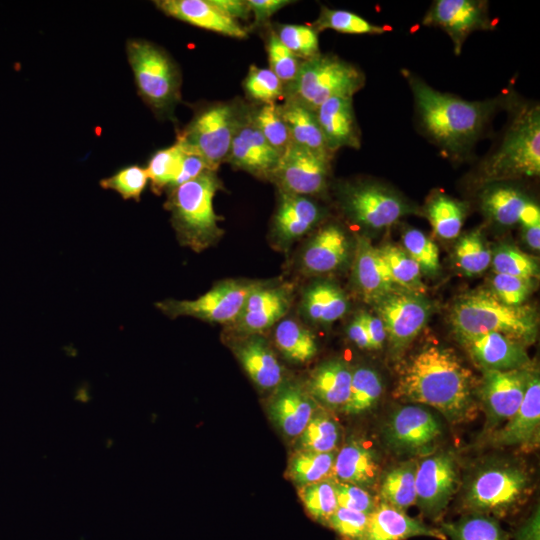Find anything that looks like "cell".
<instances>
[{
  "mask_svg": "<svg viewBox=\"0 0 540 540\" xmlns=\"http://www.w3.org/2000/svg\"><path fill=\"white\" fill-rule=\"evenodd\" d=\"M474 377L451 349L427 345L402 368L394 397L437 409L449 421L460 423L476 414Z\"/></svg>",
  "mask_w": 540,
  "mask_h": 540,
  "instance_id": "6da1fadb",
  "label": "cell"
},
{
  "mask_svg": "<svg viewBox=\"0 0 540 540\" xmlns=\"http://www.w3.org/2000/svg\"><path fill=\"white\" fill-rule=\"evenodd\" d=\"M403 73L425 132L448 156L464 157L500 108L501 100L468 101L434 89L410 71Z\"/></svg>",
  "mask_w": 540,
  "mask_h": 540,
  "instance_id": "7a4b0ae2",
  "label": "cell"
},
{
  "mask_svg": "<svg viewBox=\"0 0 540 540\" xmlns=\"http://www.w3.org/2000/svg\"><path fill=\"white\" fill-rule=\"evenodd\" d=\"M449 316L458 338L498 332L528 344L537 335L538 321L533 308L506 305L491 290L479 289L461 295Z\"/></svg>",
  "mask_w": 540,
  "mask_h": 540,
  "instance_id": "3957f363",
  "label": "cell"
},
{
  "mask_svg": "<svg viewBox=\"0 0 540 540\" xmlns=\"http://www.w3.org/2000/svg\"><path fill=\"white\" fill-rule=\"evenodd\" d=\"M222 188L215 170H206L198 177L170 190L166 208L180 243L196 252L214 244L223 234L221 219L214 209V198Z\"/></svg>",
  "mask_w": 540,
  "mask_h": 540,
  "instance_id": "277c9868",
  "label": "cell"
},
{
  "mask_svg": "<svg viewBox=\"0 0 540 540\" xmlns=\"http://www.w3.org/2000/svg\"><path fill=\"white\" fill-rule=\"evenodd\" d=\"M540 174V109L538 104L517 109L498 149L479 166L480 181L536 177Z\"/></svg>",
  "mask_w": 540,
  "mask_h": 540,
  "instance_id": "5b68a950",
  "label": "cell"
},
{
  "mask_svg": "<svg viewBox=\"0 0 540 540\" xmlns=\"http://www.w3.org/2000/svg\"><path fill=\"white\" fill-rule=\"evenodd\" d=\"M365 84L361 69L334 54L319 53L303 60L295 79L285 86L284 99L315 111L333 97H353Z\"/></svg>",
  "mask_w": 540,
  "mask_h": 540,
  "instance_id": "8992f818",
  "label": "cell"
},
{
  "mask_svg": "<svg viewBox=\"0 0 540 540\" xmlns=\"http://www.w3.org/2000/svg\"><path fill=\"white\" fill-rule=\"evenodd\" d=\"M249 108L240 101L212 103L193 117L177 138L186 150L200 156L213 170L225 162L232 140Z\"/></svg>",
  "mask_w": 540,
  "mask_h": 540,
  "instance_id": "52a82bcc",
  "label": "cell"
},
{
  "mask_svg": "<svg viewBox=\"0 0 540 540\" xmlns=\"http://www.w3.org/2000/svg\"><path fill=\"white\" fill-rule=\"evenodd\" d=\"M126 49L140 96L158 114L170 113L180 100L181 76L175 62L146 40H129Z\"/></svg>",
  "mask_w": 540,
  "mask_h": 540,
  "instance_id": "ba28073f",
  "label": "cell"
},
{
  "mask_svg": "<svg viewBox=\"0 0 540 540\" xmlns=\"http://www.w3.org/2000/svg\"><path fill=\"white\" fill-rule=\"evenodd\" d=\"M338 196L345 215L370 230L387 228L403 216L417 212L397 191L376 181L343 184L339 187Z\"/></svg>",
  "mask_w": 540,
  "mask_h": 540,
  "instance_id": "9c48e42d",
  "label": "cell"
},
{
  "mask_svg": "<svg viewBox=\"0 0 540 540\" xmlns=\"http://www.w3.org/2000/svg\"><path fill=\"white\" fill-rule=\"evenodd\" d=\"M262 282L227 280L194 300H164L156 306L165 315L175 318L190 316L208 322L234 323L248 296Z\"/></svg>",
  "mask_w": 540,
  "mask_h": 540,
  "instance_id": "30bf717a",
  "label": "cell"
},
{
  "mask_svg": "<svg viewBox=\"0 0 540 540\" xmlns=\"http://www.w3.org/2000/svg\"><path fill=\"white\" fill-rule=\"evenodd\" d=\"M333 155L291 143L282 153L270 180L280 192L301 196L323 193L329 184Z\"/></svg>",
  "mask_w": 540,
  "mask_h": 540,
  "instance_id": "8fae6325",
  "label": "cell"
},
{
  "mask_svg": "<svg viewBox=\"0 0 540 540\" xmlns=\"http://www.w3.org/2000/svg\"><path fill=\"white\" fill-rule=\"evenodd\" d=\"M529 477L519 467L498 465L479 472L466 494L476 511L503 514L519 504L529 491Z\"/></svg>",
  "mask_w": 540,
  "mask_h": 540,
  "instance_id": "7c38bea8",
  "label": "cell"
},
{
  "mask_svg": "<svg viewBox=\"0 0 540 540\" xmlns=\"http://www.w3.org/2000/svg\"><path fill=\"white\" fill-rule=\"evenodd\" d=\"M384 323L390 348L402 352L420 333L430 313L431 304L422 294L395 289L374 304Z\"/></svg>",
  "mask_w": 540,
  "mask_h": 540,
  "instance_id": "4fadbf2b",
  "label": "cell"
},
{
  "mask_svg": "<svg viewBox=\"0 0 540 540\" xmlns=\"http://www.w3.org/2000/svg\"><path fill=\"white\" fill-rule=\"evenodd\" d=\"M422 23L444 30L453 43L456 55L461 53L471 33L491 29L488 3L482 0H436Z\"/></svg>",
  "mask_w": 540,
  "mask_h": 540,
  "instance_id": "5bb4252c",
  "label": "cell"
},
{
  "mask_svg": "<svg viewBox=\"0 0 540 540\" xmlns=\"http://www.w3.org/2000/svg\"><path fill=\"white\" fill-rule=\"evenodd\" d=\"M456 464L449 453L425 458L416 468V503L430 515L438 514L457 488Z\"/></svg>",
  "mask_w": 540,
  "mask_h": 540,
  "instance_id": "9a60e30c",
  "label": "cell"
},
{
  "mask_svg": "<svg viewBox=\"0 0 540 540\" xmlns=\"http://www.w3.org/2000/svg\"><path fill=\"white\" fill-rule=\"evenodd\" d=\"M440 434L438 420L427 409L417 405L397 409L385 428L388 443L402 452L425 451Z\"/></svg>",
  "mask_w": 540,
  "mask_h": 540,
  "instance_id": "2e32d148",
  "label": "cell"
},
{
  "mask_svg": "<svg viewBox=\"0 0 540 540\" xmlns=\"http://www.w3.org/2000/svg\"><path fill=\"white\" fill-rule=\"evenodd\" d=\"M528 367L513 370H485L479 394L491 424L509 420L523 400Z\"/></svg>",
  "mask_w": 540,
  "mask_h": 540,
  "instance_id": "e0dca14e",
  "label": "cell"
},
{
  "mask_svg": "<svg viewBox=\"0 0 540 540\" xmlns=\"http://www.w3.org/2000/svg\"><path fill=\"white\" fill-rule=\"evenodd\" d=\"M472 361L485 370H513L528 367L524 344L498 332L459 338Z\"/></svg>",
  "mask_w": 540,
  "mask_h": 540,
  "instance_id": "ac0fdd59",
  "label": "cell"
},
{
  "mask_svg": "<svg viewBox=\"0 0 540 540\" xmlns=\"http://www.w3.org/2000/svg\"><path fill=\"white\" fill-rule=\"evenodd\" d=\"M281 155L266 141L247 115L232 140L225 162L256 177L270 179Z\"/></svg>",
  "mask_w": 540,
  "mask_h": 540,
  "instance_id": "d6986e66",
  "label": "cell"
},
{
  "mask_svg": "<svg viewBox=\"0 0 540 540\" xmlns=\"http://www.w3.org/2000/svg\"><path fill=\"white\" fill-rule=\"evenodd\" d=\"M290 300V291L286 286L263 283L248 296L234 322L236 330L249 335L265 331L285 316Z\"/></svg>",
  "mask_w": 540,
  "mask_h": 540,
  "instance_id": "ffe728a7",
  "label": "cell"
},
{
  "mask_svg": "<svg viewBox=\"0 0 540 540\" xmlns=\"http://www.w3.org/2000/svg\"><path fill=\"white\" fill-rule=\"evenodd\" d=\"M540 379L539 373L529 369L523 400L517 412L494 435L498 446H531L539 439Z\"/></svg>",
  "mask_w": 540,
  "mask_h": 540,
  "instance_id": "44dd1931",
  "label": "cell"
},
{
  "mask_svg": "<svg viewBox=\"0 0 540 540\" xmlns=\"http://www.w3.org/2000/svg\"><path fill=\"white\" fill-rule=\"evenodd\" d=\"M315 115L331 153L344 147L360 148L361 132L353 108V97L330 98L316 108Z\"/></svg>",
  "mask_w": 540,
  "mask_h": 540,
  "instance_id": "7402d4cb",
  "label": "cell"
},
{
  "mask_svg": "<svg viewBox=\"0 0 540 540\" xmlns=\"http://www.w3.org/2000/svg\"><path fill=\"white\" fill-rule=\"evenodd\" d=\"M279 196L272 232L278 242L290 244L313 229L324 211L311 197L285 192Z\"/></svg>",
  "mask_w": 540,
  "mask_h": 540,
  "instance_id": "603a6c76",
  "label": "cell"
},
{
  "mask_svg": "<svg viewBox=\"0 0 540 540\" xmlns=\"http://www.w3.org/2000/svg\"><path fill=\"white\" fill-rule=\"evenodd\" d=\"M154 3L166 15L196 27L237 39L248 36L244 26L218 11L208 0H158Z\"/></svg>",
  "mask_w": 540,
  "mask_h": 540,
  "instance_id": "cb8c5ba5",
  "label": "cell"
},
{
  "mask_svg": "<svg viewBox=\"0 0 540 540\" xmlns=\"http://www.w3.org/2000/svg\"><path fill=\"white\" fill-rule=\"evenodd\" d=\"M417 536L447 539L442 530L428 527L383 502L368 515L366 531L361 540H406Z\"/></svg>",
  "mask_w": 540,
  "mask_h": 540,
  "instance_id": "d4e9b609",
  "label": "cell"
},
{
  "mask_svg": "<svg viewBox=\"0 0 540 540\" xmlns=\"http://www.w3.org/2000/svg\"><path fill=\"white\" fill-rule=\"evenodd\" d=\"M349 254L348 235L340 226L329 224L321 228L305 247L302 267L309 274L333 272L347 262Z\"/></svg>",
  "mask_w": 540,
  "mask_h": 540,
  "instance_id": "484cf974",
  "label": "cell"
},
{
  "mask_svg": "<svg viewBox=\"0 0 540 540\" xmlns=\"http://www.w3.org/2000/svg\"><path fill=\"white\" fill-rule=\"evenodd\" d=\"M353 277L355 284L367 303L375 304L395 290L379 248L366 237H359L356 243Z\"/></svg>",
  "mask_w": 540,
  "mask_h": 540,
  "instance_id": "4316f807",
  "label": "cell"
},
{
  "mask_svg": "<svg viewBox=\"0 0 540 540\" xmlns=\"http://www.w3.org/2000/svg\"><path fill=\"white\" fill-rule=\"evenodd\" d=\"M315 403L309 392L295 383L282 384L269 405L272 421L287 436H299L313 416Z\"/></svg>",
  "mask_w": 540,
  "mask_h": 540,
  "instance_id": "83f0119b",
  "label": "cell"
},
{
  "mask_svg": "<svg viewBox=\"0 0 540 540\" xmlns=\"http://www.w3.org/2000/svg\"><path fill=\"white\" fill-rule=\"evenodd\" d=\"M244 370L261 389H272L282 382V367L265 339L250 335L234 348Z\"/></svg>",
  "mask_w": 540,
  "mask_h": 540,
  "instance_id": "f1b7e54d",
  "label": "cell"
},
{
  "mask_svg": "<svg viewBox=\"0 0 540 540\" xmlns=\"http://www.w3.org/2000/svg\"><path fill=\"white\" fill-rule=\"evenodd\" d=\"M352 371L341 360L319 365L311 374L307 391L326 407L343 408L350 394Z\"/></svg>",
  "mask_w": 540,
  "mask_h": 540,
  "instance_id": "f546056e",
  "label": "cell"
},
{
  "mask_svg": "<svg viewBox=\"0 0 540 540\" xmlns=\"http://www.w3.org/2000/svg\"><path fill=\"white\" fill-rule=\"evenodd\" d=\"M332 471L341 482L370 486L378 478L379 464L369 447L352 441L339 451Z\"/></svg>",
  "mask_w": 540,
  "mask_h": 540,
  "instance_id": "4dcf8cb0",
  "label": "cell"
},
{
  "mask_svg": "<svg viewBox=\"0 0 540 540\" xmlns=\"http://www.w3.org/2000/svg\"><path fill=\"white\" fill-rule=\"evenodd\" d=\"M280 109L291 143L316 152L334 155L327 148L315 111L287 98L280 104Z\"/></svg>",
  "mask_w": 540,
  "mask_h": 540,
  "instance_id": "1f68e13d",
  "label": "cell"
},
{
  "mask_svg": "<svg viewBox=\"0 0 540 540\" xmlns=\"http://www.w3.org/2000/svg\"><path fill=\"white\" fill-rule=\"evenodd\" d=\"M347 310L348 299L346 295L331 282H315L304 292L302 311L313 322L332 323L340 319Z\"/></svg>",
  "mask_w": 540,
  "mask_h": 540,
  "instance_id": "d6a6232c",
  "label": "cell"
},
{
  "mask_svg": "<svg viewBox=\"0 0 540 540\" xmlns=\"http://www.w3.org/2000/svg\"><path fill=\"white\" fill-rule=\"evenodd\" d=\"M529 200L519 189L499 183L488 184L480 195V205L486 216L506 227L519 223Z\"/></svg>",
  "mask_w": 540,
  "mask_h": 540,
  "instance_id": "836d02e7",
  "label": "cell"
},
{
  "mask_svg": "<svg viewBox=\"0 0 540 540\" xmlns=\"http://www.w3.org/2000/svg\"><path fill=\"white\" fill-rule=\"evenodd\" d=\"M425 214L435 234L446 240L459 236L466 214V203L441 192L432 194L426 202Z\"/></svg>",
  "mask_w": 540,
  "mask_h": 540,
  "instance_id": "e575fe53",
  "label": "cell"
},
{
  "mask_svg": "<svg viewBox=\"0 0 540 540\" xmlns=\"http://www.w3.org/2000/svg\"><path fill=\"white\" fill-rule=\"evenodd\" d=\"M274 340L283 356L294 363L310 361L318 350L313 334L292 319H283L276 325Z\"/></svg>",
  "mask_w": 540,
  "mask_h": 540,
  "instance_id": "d590c367",
  "label": "cell"
},
{
  "mask_svg": "<svg viewBox=\"0 0 540 540\" xmlns=\"http://www.w3.org/2000/svg\"><path fill=\"white\" fill-rule=\"evenodd\" d=\"M379 252L394 285L409 292L424 293L420 267L403 248L388 244L380 247Z\"/></svg>",
  "mask_w": 540,
  "mask_h": 540,
  "instance_id": "8d00e7d4",
  "label": "cell"
},
{
  "mask_svg": "<svg viewBox=\"0 0 540 540\" xmlns=\"http://www.w3.org/2000/svg\"><path fill=\"white\" fill-rule=\"evenodd\" d=\"M416 467L404 464L387 472L380 486V496L384 503L401 511L416 502Z\"/></svg>",
  "mask_w": 540,
  "mask_h": 540,
  "instance_id": "74e56055",
  "label": "cell"
},
{
  "mask_svg": "<svg viewBox=\"0 0 540 540\" xmlns=\"http://www.w3.org/2000/svg\"><path fill=\"white\" fill-rule=\"evenodd\" d=\"M248 118L266 141L281 154L291 144L280 104H258L249 108Z\"/></svg>",
  "mask_w": 540,
  "mask_h": 540,
  "instance_id": "f35d334b",
  "label": "cell"
},
{
  "mask_svg": "<svg viewBox=\"0 0 540 540\" xmlns=\"http://www.w3.org/2000/svg\"><path fill=\"white\" fill-rule=\"evenodd\" d=\"M383 391L379 374L371 368L360 367L352 372L350 394L342 410L359 414L376 404Z\"/></svg>",
  "mask_w": 540,
  "mask_h": 540,
  "instance_id": "ab89813d",
  "label": "cell"
},
{
  "mask_svg": "<svg viewBox=\"0 0 540 540\" xmlns=\"http://www.w3.org/2000/svg\"><path fill=\"white\" fill-rule=\"evenodd\" d=\"M335 454L302 450L291 458L288 476L299 486H306L321 480L332 471Z\"/></svg>",
  "mask_w": 540,
  "mask_h": 540,
  "instance_id": "60d3db41",
  "label": "cell"
},
{
  "mask_svg": "<svg viewBox=\"0 0 540 540\" xmlns=\"http://www.w3.org/2000/svg\"><path fill=\"white\" fill-rule=\"evenodd\" d=\"M454 253L457 266L467 276L482 274L491 264L492 252L479 229L462 236Z\"/></svg>",
  "mask_w": 540,
  "mask_h": 540,
  "instance_id": "b9f144b4",
  "label": "cell"
},
{
  "mask_svg": "<svg viewBox=\"0 0 540 540\" xmlns=\"http://www.w3.org/2000/svg\"><path fill=\"white\" fill-rule=\"evenodd\" d=\"M318 32L332 29L341 33L379 35L389 30V27L375 25L359 15L340 9L321 6L320 13L312 25Z\"/></svg>",
  "mask_w": 540,
  "mask_h": 540,
  "instance_id": "7bdbcfd3",
  "label": "cell"
},
{
  "mask_svg": "<svg viewBox=\"0 0 540 540\" xmlns=\"http://www.w3.org/2000/svg\"><path fill=\"white\" fill-rule=\"evenodd\" d=\"M184 149L176 143L168 148L157 151L149 160L146 173L151 181L152 189L159 193L164 188L171 190L180 171Z\"/></svg>",
  "mask_w": 540,
  "mask_h": 540,
  "instance_id": "ee69618b",
  "label": "cell"
},
{
  "mask_svg": "<svg viewBox=\"0 0 540 540\" xmlns=\"http://www.w3.org/2000/svg\"><path fill=\"white\" fill-rule=\"evenodd\" d=\"M442 531L452 540H507L495 520L480 514L464 517L456 523L443 524Z\"/></svg>",
  "mask_w": 540,
  "mask_h": 540,
  "instance_id": "f6af8a7d",
  "label": "cell"
},
{
  "mask_svg": "<svg viewBox=\"0 0 540 540\" xmlns=\"http://www.w3.org/2000/svg\"><path fill=\"white\" fill-rule=\"evenodd\" d=\"M271 29L279 41L301 60L320 53L318 31L312 25L276 24Z\"/></svg>",
  "mask_w": 540,
  "mask_h": 540,
  "instance_id": "bcb514c9",
  "label": "cell"
},
{
  "mask_svg": "<svg viewBox=\"0 0 540 540\" xmlns=\"http://www.w3.org/2000/svg\"><path fill=\"white\" fill-rule=\"evenodd\" d=\"M243 87L248 98L258 104L276 103L284 98L285 85L269 68L250 66Z\"/></svg>",
  "mask_w": 540,
  "mask_h": 540,
  "instance_id": "7dc6e473",
  "label": "cell"
},
{
  "mask_svg": "<svg viewBox=\"0 0 540 540\" xmlns=\"http://www.w3.org/2000/svg\"><path fill=\"white\" fill-rule=\"evenodd\" d=\"M299 436L302 450L330 452L339 440V428L328 415L317 414L312 416Z\"/></svg>",
  "mask_w": 540,
  "mask_h": 540,
  "instance_id": "c3c4849f",
  "label": "cell"
},
{
  "mask_svg": "<svg viewBox=\"0 0 540 540\" xmlns=\"http://www.w3.org/2000/svg\"><path fill=\"white\" fill-rule=\"evenodd\" d=\"M402 244L422 273L433 276L439 272L438 247L425 233L416 228H406L402 234Z\"/></svg>",
  "mask_w": 540,
  "mask_h": 540,
  "instance_id": "681fc988",
  "label": "cell"
},
{
  "mask_svg": "<svg viewBox=\"0 0 540 540\" xmlns=\"http://www.w3.org/2000/svg\"><path fill=\"white\" fill-rule=\"evenodd\" d=\"M494 273L533 279L539 275L537 260L517 248L500 245L492 252L491 259Z\"/></svg>",
  "mask_w": 540,
  "mask_h": 540,
  "instance_id": "f907efd6",
  "label": "cell"
},
{
  "mask_svg": "<svg viewBox=\"0 0 540 540\" xmlns=\"http://www.w3.org/2000/svg\"><path fill=\"white\" fill-rule=\"evenodd\" d=\"M299 494L306 510L316 520L327 522L338 508L335 483L331 480L302 486Z\"/></svg>",
  "mask_w": 540,
  "mask_h": 540,
  "instance_id": "816d5d0a",
  "label": "cell"
},
{
  "mask_svg": "<svg viewBox=\"0 0 540 540\" xmlns=\"http://www.w3.org/2000/svg\"><path fill=\"white\" fill-rule=\"evenodd\" d=\"M266 51L269 69L287 86L295 79L303 60L290 52L279 41L272 29L267 35Z\"/></svg>",
  "mask_w": 540,
  "mask_h": 540,
  "instance_id": "f5cc1de1",
  "label": "cell"
},
{
  "mask_svg": "<svg viewBox=\"0 0 540 540\" xmlns=\"http://www.w3.org/2000/svg\"><path fill=\"white\" fill-rule=\"evenodd\" d=\"M148 181L146 170L138 165L125 167L100 181L104 189L119 193L124 199L139 201Z\"/></svg>",
  "mask_w": 540,
  "mask_h": 540,
  "instance_id": "db71d44e",
  "label": "cell"
},
{
  "mask_svg": "<svg viewBox=\"0 0 540 540\" xmlns=\"http://www.w3.org/2000/svg\"><path fill=\"white\" fill-rule=\"evenodd\" d=\"M491 287L493 294L504 304L521 306L531 294L534 283L532 279L494 273Z\"/></svg>",
  "mask_w": 540,
  "mask_h": 540,
  "instance_id": "11a10c76",
  "label": "cell"
},
{
  "mask_svg": "<svg viewBox=\"0 0 540 540\" xmlns=\"http://www.w3.org/2000/svg\"><path fill=\"white\" fill-rule=\"evenodd\" d=\"M368 515L338 507L326 523L344 540H361L366 531Z\"/></svg>",
  "mask_w": 540,
  "mask_h": 540,
  "instance_id": "9f6ffc18",
  "label": "cell"
},
{
  "mask_svg": "<svg viewBox=\"0 0 540 540\" xmlns=\"http://www.w3.org/2000/svg\"><path fill=\"white\" fill-rule=\"evenodd\" d=\"M338 507L370 514L374 508L372 496L362 487L339 482L335 483Z\"/></svg>",
  "mask_w": 540,
  "mask_h": 540,
  "instance_id": "6f0895ef",
  "label": "cell"
},
{
  "mask_svg": "<svg viewBox=\"0 0 540 540\" xmlns=\"http://www.w3.org/2000/svg\"><path fill=\"white\" fill-rule=\"evenodd\" d=\"M183 149H184V155H183L180 171L174 181V184L171 190L178 187L181 184H184L190 180L195 179L206 170H213L200 156L192 152H189L184 147Z\"/></svg>",
  "mask_w": 540,
  "mask_h": 540,
  "instance_id": "680465c9",
  "label": "cell"
},
{
  "mask_svg": "<svg viewBox=\"0 0 540 540\" xmlns=\"http://www.w3.org/2000/svg\"><path fill=\"white\" fill-rule=\"evenodd\" d=\"M254 16L253 27L265 25L268 20L283 7L292 4L289 0H247Z\"/></svg>",
  "mask_w": 540,
  "mask_h": 540,
  "instance_id": "91938a15",
  "label": "cell"
},
{
  "mask_svg": "<svg viewBox=\"0 0 540 540\" xmlns=\"http://www.w3.org/2000/svg\"><path fill=\"white\" fill-rule=\"evenodd\" d=\"M360 316L367 331L371 349H381L387 338L383 321L377 314L369 312H361Z\"/></svg>",
  "mask_w": 540,
  "mask_h": 540,
  "instance_id": "94428289",
  "label": "cell"
},
{
  "mask_svg": "<svg viewBox=\"0 0 540 540\" xmlns=\"http://www.w3.org/2000/svg\"><path fill=\"white\" fill-rule=\"evenodd\" d=\"M209 3L227 17L238 21L248 20L250 7L245 0H208ZM239 22V21H238Z\"/></svg>",
  "mask_w": 540,
  "mask_h": 540,
  "instance_id": "6125c7cd",
  "label": "cell"
},
{
  "mask_svg": "<svg viewBox=\"0 0 540 540\" xmlns=\"http://www.w3.org/2000/svg\"><path fill=\"white\" fill-rule=\"evenodd\" d=\"M349 339L361 349H371L370 341L360 313L354 317L347 328Z\"/></svg>",
  "mask_w": 540,
  "mask_h": 540,
  "instance_id": "be15d7a7",
  "label": "cell"
},
{
  "mask_svg": "<svg viewBox=\"0 0 540 540\" xmlns=\"http://www.w3.org/2000/svg\"><path fill=\"white\" fill-rule=\"evenodd\" d=\"M517 540H540V520L537 510L521 528Z\"/></svg>",
  "mask_w": 540,
  "mask_h": 540,
  "instance_id": "e7e4bbea",
  "label": "cell"
},
{
  "mask_svg": "<svg viewBox=\"0 0 540 540\" xmlns=\"http://www.w3.org/2000/svg\"><path fill=\"white\" fill-rule=\"evenodd\" d=\"M523 237L527 245L535 250L539 251L540 248V224L530 227L522 228Z\"/></svg>",
  "mask_w": 540,
  "mask_h": 540,
  "instance_id": "03108f58",
  "label": "cell"
}]
</instances>
